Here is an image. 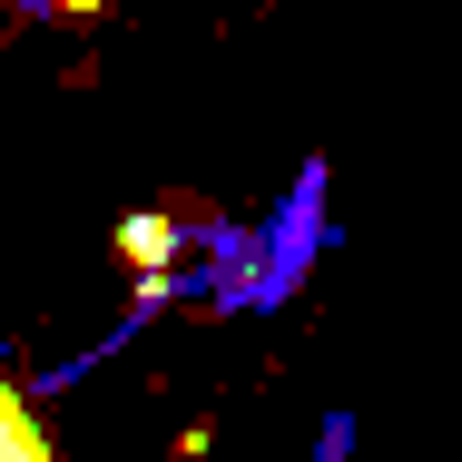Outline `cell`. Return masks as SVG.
<instances>
[{
	"instance_id": "obj_2",
	"label": "cell",
	"mask_w": 462,
	"mask_h": 462,
	"mask_svg": "<svg viewBox=\"0 0 462 462\" xmlns=\"http://www.w3.org/2000/svg\"><path fill=\"white\" fill-rule=\"evenodd\" d=\"M60 10H79V20H89V10H98V0H60Z\"/></svg>"
},
{
	"instance_id": "obj_1",
	"label": "cell",
	"mask_w": 462,
	"mask_h": 462,
	"mask_svg": "<svg viewBox=\"0 0 462 462\" xmlns=\"http://www.w3.org/2000/svg\"><path fill=\"white\" fill-rule=\"evenodd\" d=\"M0 462H50V433H40V413L0 383Z\"/></svg>"
}]
</instances>
